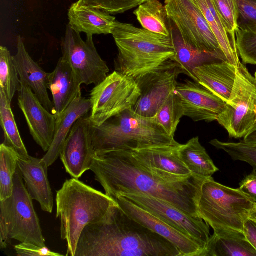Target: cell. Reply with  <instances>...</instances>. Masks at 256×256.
Here are the masks:
<instances>
[{
  "instance_id": "1",
  "label": "cell",
  "mask_w": 256,
  "mask_h": 256,
  "mask_svg": "<svg viewBox=\"0 0 256 256\" xmlns=\"http://www.w3.org/2000/svg\"><path fill=\"white\" fill-rule=\"evenodd\" d=\"M90 170L106 194L113 199L120 194H142L162 200L188 215L198 216L202 186L208 178L193 174L178 176L148 167L131 150L95 154Z\"/></svg>"
},
{
  "instance_id": "2",
  "label": "cell",
  "mask_w": 256,
  "mask_h": 256,
  "mask_svg": "<svg viewBox=\"0 0 256 256\" xmlns=\"http://www.w3.org/2000/svg\"><path fill=\"white\" fill-rule=\"evenodd\" d=\"M182 256L171 242L127 214L117 204L84 227L74 256Z\"/></svg>"
},
{
  "instance_id": "3",
  "label": "cell",
  "mask_w": 256,
  "mask_h": 256,
  "mask_svg": "<svg viewBox=\"0 0 256 256\" xmlns=\"http://www.w3.org/2000/svg\"><path fill=\"white\" fill-rule=\"evenodd\" d=\"M111 34L118 50L116 71L135 80L174 61L170 36H165L116 20Z\"/></svg>"
},
{
  "instance_id": "4",
  "label": "cell",
  "mask_w": 256,
  "mask_h": 256,
  "mask_svg": "<svg viewBox=\"0 0 256 256\" xmlns=\"http://www.w3.org/2000/svg\"><path fill=\"white\" fill-rule=\"evenodd\" d=\"M116 202L106 194L72 178L64 183L56 196V218L60 234L67 244L66 256H74L86 226L100 220Z\"/></svg>"
},
{
  "instance_id": "5",
  "label": "cell",
  "mask_w": 256,
  "mask_h": 256,
  "mask_svg": "<svg viewBox=\"0 0 256 256\" xmlns=\"http://www.w3.org/2000/svg\"><path fill=\"white\" fill-rule=\"evenodd\" d=\"M90 130L95 154L180 145L155 118L141 116L132 109L110 118L99 126L90 122Z\"/></svg>"
},
{
  "instance_id": "6",
  "label": "cell",
  "mask_w": 256,
  "mask_h": 256,
  "mask_svg": "<svg viewBox=\"0 0 256 256\" xmlns=\"http://www.w3.org/2000/svg\"><path fill=\"white\" fill-rule=\"evenodd\" d=\"M256 204L239 188L224 186L211 177L202 186L198 216L214 231L230 229L244 232V223Z\"/></svg>"
},
{
  "instance_id": "7",
  "label": "cell",
  "mask_w": 256,
  "mask_h": 256,
  "mask_svg": "<svg viewBox=\"0 0 256 256\" xmlns=\"http://www.w3.org/2000/svg\"><path fill=\"white\" fill-rule=\"evenodd\" d=\"M32 200L18 166L12 194L6 200L0 201V224L6 226L10 239L45 246V240Z\"/></svg>"
},
{
  "instance_id": "8",
  "label": "cell",
  "mask_w": 256,
  "mask_h": 256,
  "mask_svg": "<svg viewBox=\"0 0 256 256\" xmlns=\"http://www.w3.org/2000/svg\"><path fill=\"white\" fill-rule=\"evenodd\" d=\"M140 93L134 78L114 71L90 92V124L99 126L110 118L132 109Z\"/></svg>"
},
{
  "instance_id": "9",
  "label": "cell",
  "mask_w": 256,
  "mask_h": 256,
  "mask_svg": "<svg viewBox=\"0 0 256 256\" xmlns=\"http://www.w3.org/2000/svg\"><path fill=\"white\" fill-rule=\"evenodd\" d=\"M217 122L232 138H244L256 124V82L240 62L238 68L230 100Z\"/></svg>"
},
{
  "instance_id": "10",
  "label": "cell",
  "mask_w": 256,
  "mask_h": 256,
  "mask_svg": "<svg viewBox=\"0 0 256 256\" xmlns=\"http://www.w3.org/2000/svg\"><path fill=\"white\" fill-rule=\"evenodd\" d=\"M169 20L188 44L226 61L218 41L200 10L191 0H165Z\"/></svg>"
},
{
  "instance_id": "11",
  "label": "cell",
  "mask_w": 256,
  "mask_h": 256,
  "mask_svg": "<svg viewBox=\"0 0 256 256\" xmlns=\"http://www.w3.org/2000/svg\"><path fill=\"white\" fill-rule=\"evenodd\" d=\"M62 57L72 66L82 84L94 86L108 76L110 71L98 54L92 36L86 34V40L68 24L61 42Z\"/></svg>"
},
{
  "instance_id": "12",
  "label": "cell",
  "mask_w": 256,
  "mask_h": 256,
  "mask_svg": "<svg viewBox=\"0 0 256 256\" xmlns=\"http://www.w3.org/2000/svg\"><path fill=\"white\" fill-rule=\"evenodd\" d=\"M182 72L174 61H170L156 71L136 80L140 95L132 110L138 115L154 118L162 104L173 92Z\"/></svg>"
},
{
  "instance_id": "13",
  "label": "cell",
  "mask_w": 256,
  "mask_h": 256,
  "mask_svg": "<svg viewBox=\"0 0 256 256\" xmlns=\"http://www.w3.org/2000/svg\"><path fill=\"white\" fill-rule=\"evenodd\" d=\"M119 196L194 239L205 248L210 236V226L200 217L188 215L171 204L151 196L142 194H124L116 196Z\"/></svg>"
},
{
  "instance_id": "14",
  "label": "cell",
  "mask_w": 256,
  "mask_h": 256,
  "mask_svg": "<svg viewBox=\"0 0 256 256\" xmlns=\"http://www.w3.org/2000/svg\"><path fill=\"white\" fill-rule=\"evenodd\" d=\"M94 154L87 114L73 125L60 156L66 172L78 179L90 170Z\"/></svg>"
},
{
  "instance_id": "15",
  "label": "cell",
  "mask_w": 256,
  "mask_h": 256,
  "mask_svg": "<svg viewBox=\"0 0 256 256\" xmlns=\"http://www.w3.org/2000/svg\"><path fill=\"white\" fill-rule=\"evenodd\" d=\"M114 200L134 220L171 242L178 248L182 256H200L204 248L194 239L122 196H118Z\"/></svg>"
},
{
  "instance_id": "16",
  "label": "cell",
  "mask_w": 256,
  "mask_h": 256,
  "mask_svg": "<svg viewBox=\"0 0 256 256\" xmlns=\"http://www.w3.org/2000/svg\"><path fill=\"white\" fill-rule=\"evenodd\" d=\"M18 94V105L30 134L35 142L47 152L54 140L56 116L44 106L28 86L22 84Z\"/></svg>"
},
{
  "instance_id": "17",
  "label": "cell",
  "mask_w": 256,
  "mask_h": 256,
  "mask_svg": "<svg viewBox=\"0 0 256 256\" xmlns=\"http://www.w3.org/2000/svg\"><path fill=\"white\" fill-rule=\"evenodd\" d=\"M174 92L181 99L184 116L194 122L216 120L226 104L221 98L194 80L178 83Z\"/></svg>"
},
{
  "instance_id": "18",
  "label": "cell",
  "mask_w": 256,
  "mask_h": 256,
  "mask_svg": "<svg viewBox=\"0 0 256 256\" xmlns=\"http://www.w3.org/2000/svg\"><path fill=\"white\" fill-rule=\"evenodd\" d=\"M13 58L22 84L28 86L44 106L54 114V103L48 92L50 73L44 70L31 58L20 36H18L17 52Z\"/></svg>"
},
{
  "instance_id": "19",
  "label": "cell",
  "mask_w": 256,
  "mask_h": 256,
  "mask_svg": "<svg viewBox=\"0 0 256 256\" xmlns=\"http://www.w3.org/2000/svg\"><path fill=\"white\" fill-rule=\"evenodd\" d=\"M17 162L32 198L38 202L42 210L52 213L54 199L48 176V167L42 159L30 156L18 155Z\"/></svg>"
},
{
  "instance_id": "20",
  "label": "cell",
  "mask_w": 256,
  "mask_h": 256,
  "mask_svg": "<svg viewBox=\"0 0 256 256\" xmlns=\"http://www.w3.org/2000/svg\"><path fill=\"white\" fill-rule=\"evenodd\" d=\"M82 84L70 64L61 57L50 73L48 90L52 96L54 114L60 116L78 96Z\"/></svg>"
},
{
  "instance_id": "21",
  "label": "cell",
  "mask_w": 256,
  "mask_h": 256,
  "mask_svg": "<svg viewBox=\"0 0 256 256\" xmlns=\"http://www.w3.org/2000/svg\"><path fill=\"white\" fill-rule=\"evenodd\" d=\"M238 66L227 61L213 62L196 68L194 74L197 82L228 103Z\"/></svg>"
},
{
  "instance_id": "22",
  "label": "cell",
  "mask_w": 256,
  "mask_h": 256,
  "mask_svg": "<svg viewBox=\"0 0 256 256\" xmlns=\"http://www.w3.org/2000/svg\"><path fill=\"white\" fill-rule=\"evenodd\" d=\"M100 10L90 8L78 0L68 11V24L75 31L86 34H111L116 18Z\"/></svg>"
},
{
  "instance_id": "23",
  "label": "cell",
  "mask_w": 256,
  "mask_h": 256,
  "mask_svg": "<svg viewBox=\"0 0 256 256\" xmlns=\"http://www.w3.org/2000/svg\"><path fill=\"white\" fill-rule=\"evenodd\" d=\"M90 98L79 96L66 110L56 118L54 134L52 144L42 157V161L48 168L57 160L65 140L76 122L91 110Z\"/></svg>"
},
{
  "instance_id": "24",
  "label": "cell",
  "mask_w": 256,
  "mask_h": 256,
  "mask_svg": "<svg viewBox=\"0 0 256 256\" xmlns=\"http://www.w3.org/2000/svg\"><path fill=\"white\" fill-rule=\"evenodd\" d=\"M200 256H256V250L244 232L222 229L214 230Z\"/></svg>"
},
{
  "instance_id": "25",
  "label": "cell",
  "mask_w": 256,
  "mask_h": 256,
  "mask_svg": "<svg viewBox=\"0 0 256 256\" xmlns=\"http://www.w3.org/2000/svg\"><path fill=\"white\" fill-rule=\"evenodd\" d=\"M180 145L131 151L140 162L148 167L178 176L191 175L192 174L179 156L178 150Z\"/></svg>"
},
{
  "instance_id": "26",
  "label": "cell",
  "mask_w": 256,
  "mask_h": 256,
  "mask_svg": "<svg viewBox=\"0 0 256 256\" xmlns=\"http://www.w3.org/2000/svg\"><path fill=\"white\" fill-rule=\"evenodd\" d=\"M169 23L170 36L174 49L173 60L177 64L182 74L188 76L196 82L194 74V70L196 68L220 60L213 55L200 50L188 44L170 20Z\"/></svg>"
},
{
  "instance_id": "27",
  "label": "cell",
  "mask_w": 256,
  "mask_h": 256,
  "mask_svg": "<svg viewBox=\"0 0 256 256\" xmlns=\"http://www.w3.org/2000/svg\"><path fill=\"white\" fill-rule=\"evenodd\" d=\"M200 10L216 38L226 61L238 66L241 62L236 44L228 33L216 9L212 0H191Z\"/></svg>"
},
{
  "instance_id": "28",
  "label": "cell",
  "mask_w": 256,
  "mask_h": 256,
  "mask_svg": "<svg viewBox=\"0 0 256 256\" xmlns=\"http://www.w3.org/2000/svg\"><path fill=\"white\" fill-rule=\"evenodd\" d=\"M179 156L191 173L198 176L208 178L218 170L206 149L200 144L198 136L180 146Z\"/></svg>"
},
{
  "instance_id": "29",
  "label": "cell",
  "mask_w": 256,
  "mask_h": 256,
  "mask_svg": "<svg viewBox=\"0 0 256 256\" xmlns=\"http://www.w3.org/2000/svg\"><path fill=\"white\" fill-rule=\"evenodd\" d=\"M134 14L143 28L157 34L170 36L166 7L158 0H148L140 4Z\"/></svg>"
},
{
  "instance_id": "30",
  "label": "cell",
  "mask_w": 256,
  "mask_h": 256,
  "mask_svg": "<svg viewBox=\"0 0 256 256\" xmlns=\"http://www.w3.org/2000/svg\"><path fill=\"white\" fill-rule=\"evenodd\" d=\"M0 124L2 128L4 143L14 148L22 157L28 156V151L22 139L12 110L11 104L0 90Z\"/></svg>"
},
{
  "instance_id": "31",
  "label": "cell",
  "mask_w": 256,
  "mask_h": 256,
  "mask_svg": "<svg viewBox=\"0 0 256 256\" xmlns=\"http://www.w3.org/2000/svg\"><path fill=\"white\" fill-rule=\"evenodd\" d=\"M22 88L17 68L13 56L8 49L3 46L0 47V90L8 100L11 104L16 92Z\"/></svg>"
},
{
  "instance_id": "32",
  "label": "cell",
  "mask_w": 256,
  "mask_h": 256,
  "mask_svg": "<svg viewBox=\"0 0 256 256\" xmlns=\"http://www.w3.org/2000/svg\"><path fill=\"white\" fill-rule=\"evenodd\" d=\"M18 154L11 147L2 143L0 146V201L12 194L14 178L18 167Z\"/></svg>"
},
{
  "instance_id": "33",
  "label": "cell",
  "mask_w": 256,
  "mask_h": 256,
  "mask_svg": "<svg viewBox=\"0 0 256 256\" xmlns=\"http://www.w3.org/2000/svg\"><path fill=\"white\" fill-rule=\"evenodd\" d=\"M183 116L184 110L181 99L174 90L160 106L154 118L169 136L174 138Z\"/></svg>"
},
{
  "instance_id": "34",
  "label": "cell",
  "mask_w": 256,
  "mask_h": 256,
  "mask_svg": "<svg viewBox=\"0 0 256 256\" xmlns=\"http://www.w3.org/2000/svg\"><path fill=\"white\" fill-rule=\"evenodd\" d=\"M210 144L225 152L233 160L246 162L256 170V144H248L243 140L223 142L217 139L212 140Z\"/></svg>"
},
{
  "instance_id": "35",
  "label": "cell",
  "mask_w": 256,
  "mask_h": 256,
  "mask_svg": "<svg viewBox=\"0 0 256 256\" xmlns=\"http://www.w3.org/2000/svg\"><path fill=\"white\" fill-rule=\"evenodd\" d=\"M238 12L237 30L256 32V0H234Z\"/></svg>"
},
{
  "instance_id": "36",
  "label": "cell",
  "mask_w": 256,
  "mask_h": 256,
  "mask_svg": "<svg viewBox=\"0 0 256 256\" xmlns=\"http://www.w3.org/2000/svg\"><path fill=\"white\" fill-rule=\"evenodd\" d=\"M148 0H78L88 6L104 11L110 14L124 13Z\"/></svg>"
},
{
  "instance_id": "37",
  "label": "cell",
  "mask_w": 256,
  "mask_h": 256,
  "mask_svg": "<svg viewBox=\"0 0 256 256\" xmlns=\"http://www.w3.org/2000/svg\"><path fill=\"white\" fill-rule=\"evenodd\" d=\"M232 40L236 44L238 12L234 0H212Z\"/></svg>"
},
{
  "instance_id": "38",
  "label": "cell",
  "mask_w": 256,
  "mask_h": 256,
  "mask_svg": "<svg viewBox=\"0 0 256 256\" xmlns=\"http://www.w3.org/2000/svg\"><path fill=\"white\" fill-rule=\"evenodd\" d=\"M236 42L243 63L256 65V32L236 30Z\"/></svg>"
},
{
  "instance_id": "39",
  "label": "cell",
  "mask_w": 256,
  "mask_h": 256,
  "mask_svg": "<svg viewBox=\"0 0 256 256\" xmlns=\"http://www.w3.org/2000/svg\"><path fill=\"white\" fill-rule=\"evenodd\" d=\"M18 256H62L58 253L50 250L47 247L32 244L20 242L14 247Z\"/></svg>"
},
{
  "instance_id": "40",
  "label": "cell",
  "mask_w": 256,
  "mask_h": 256,
  "mask_svg": "<svg viewBox=\"0 0 256 256\" xmlns=\"http://www.w3.org/2000/svg\"><path fill=\"white\" fill-rule=\"evenodd\" d=\"M239 189L256 202V170H254L242 180L240 183Z\"/></svg>"
},
{
  "instance_id": "41",
  "label": "cell",
  "mask_w": 256,
  "mask_h": 256,
  "mask_svg": "<svg viewBox=\"0 0 256 256\" xmlns=\"http://www.w3.org/2000/svg\"><path fill=\"white\" fill-rule=\"evenodd\" d=\"M244 232L248 241L256 250V222L248 218L244 224Z\"/></svg>"
},
{
  "instance_id": "42",
  "label": "cell",
  "mask_w": 256,
  "mask_h": 256,
  "mask_svg": "<svg viewBox=\"0 0 256 256\" xmlns=\"http://www.w3.org/2000/svg\"><path fill=\"white\" fill-rule=\"evenodd\" d=\"M244 142L248 144H256V124L244 137Z\"/></svg>"
},
{
  "instance_id": "43",
  "label": "cell",
  "mask_w": 256,
  "mask_h": 256,
  "mask_svg": "<svg viewBox=\"0 0 256 256\" xmlns=\"http://www.w3.org/2000/svg\"><path fill=\"white\" fill-rule=\"evenodd\" d=\"M248 219L256 222V204L250 211Z\"/></svg>"
},
{
  "instance_id": "44",
  "label": "cell",
  "mask_w": 256,
  "mask_h": 256,
  "mask_svg": "<svg viewBox=\"0 0 256 256\" xmlns=\"http://www.w3.org/2000/svg\"><path fill=\"white\" fill-rule=\"evenodd\" d=\"M254 78H255V80H256V72L254 74Z\"/></svg>"
}]
</instances>
